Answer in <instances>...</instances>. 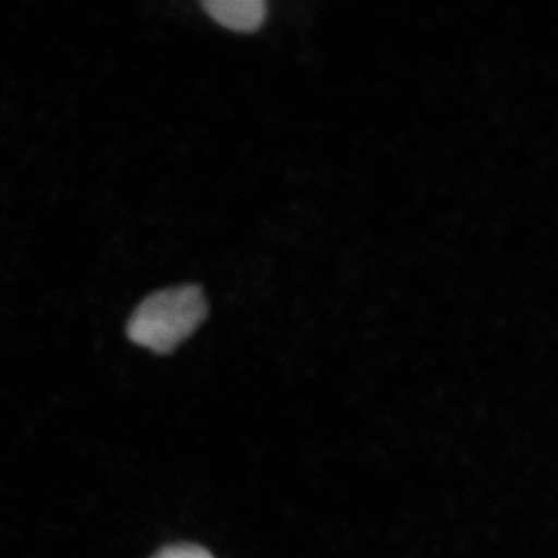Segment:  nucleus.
Wrapping results in <instances>:
<instances>
[{
    "mask_svg": "<svg viewBox=\"0 0 558 558\" xmlns=\"http://www.w3.org/2000/svg\"><path fill=\"white\" fill-rule=\"evenodd\" d=\"M208 317L204 290L196 284L159 290L134 311L128 337L156 354H170L190 339Z\"/></svg>",
    "mask_w": 558,
    "mask_h": 558,
    "instance_id": "nucleus-1",
    "label": "nucleus"
},
{
    "mask_svg": "<svg viewBox=\"0 0 558 558\" xmlns=\"http://www.w3.org/2000/svg\"><path fill=\"white\" fill-rule=\"evenodd\" d=\"M202 5L213 20L234 32L258 31L267 16L264 0H205Z\"/></svg>",
    "mask_w": 558,
    "mask_h": 558,
    "instance_id": "nucleus-2",
    "label": "nucleus"
},
{
    "mask_svg": "<svg viewBox=\"0 0 558 558\" xmlns=\"http://www.w3.org/2000/svg\"><path fill=\"white\" fill-rule=\"evenodd\" d=\"M153 558H215L207 549L202 546L190 545V543H182V545H171L167 548L160 549Z\"/></svg>",
    "mask_w": 558,
    "mask_h": 558,
    "instance_id": "nucleus-3",
    "label": "nucleus"
}]
</instances>
